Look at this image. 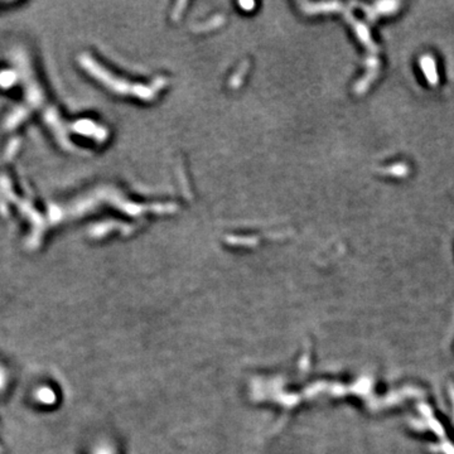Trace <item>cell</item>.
Masks as SVG:
<instances>
[{"label": "cell", "instance_id": "2", "mask_svg": "<svg viewBox=\"0 0 454 454\" xmlns=\"http://www.w3.org/2000/svg\"><path fill=\"white\" fill-rule=\"evenodd\" d=\"M6 382H7L6 375H4L3 371H0V390L3 389L4 386H6Z\"/></svg>", "mask_w": 454, "mask_h": 454}, {"label": "cell", "instance_id": "1", "mask_svg": "<svg viewBox=\"0 0 454 454\" xmlns=\"http://www.w3.org/2000/svg\"><path fill=\"white\" fill-rule=\"evenodd\" d=\"M36 396L41 402H43V404H47V405L52 404V402L56 400L55 394H53L52 390L48 389V387H43V389L38 390V392H37Z\"/></svg>", "mask_w": 454, "mask_h": 454}]
</instances>
